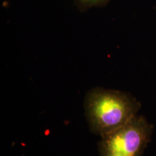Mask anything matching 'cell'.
<instances>
[{
  "label": "cell",
  "mask_w": 156,
  "mask_h": 156,
  "mask_svg": "<svg viewBox=\"0 0 156 156\" xmlns=\"http://www.w3.org/2000/svg\"><path fill=\"white\" fill-rule=\"evenodd\" d=\"M141 103L129 93L96 87L85 100L90 129L101 137L119 128L136 115Z\"/></svg>",
  "instance_id": "6da1fadb"
},
{
  "label": "cell",
  "mask_w": 156,
  "mask_h": 156,
  "mask_svg": "<svg viewBox=\"0 0 156 156\" xmlns=\"http://www.w3.org/2000/svg\"><path fill=\"white\" fill-rule=\"evenodd\" d=\"M153 126L143 116H134L125 124L101 137V156H141L151 140Z\"/></svg>",
  "instance_id": "7a4b0ae2"
},
{
  "label": "cell",
  "mask_w": 156,
  "mask_h": 156,
  "mask_svg": "<svg viewBox=\"0 0 156 156\" xmlns=\"http://www.w3.org/2000/svg\"><path fill=\"white\" fill-rule=\"evenodd\" d=\"M78 4L83 9L90 8L92 7H98L106 5L109 0H77Z\"/></svg>",
  "instance_id": "3957f363"
}]
</instances>
